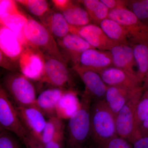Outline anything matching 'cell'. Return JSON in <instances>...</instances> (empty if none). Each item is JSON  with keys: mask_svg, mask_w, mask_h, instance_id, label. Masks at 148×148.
Returning a JSON list of instances; mask_svg holds the SVG:
<instances>
[{"mask_svg": "<svg viewBox=\"0 0 148 148\" xmlns=\"http://www.w3.org/2000/svg\"><path fill=\"white\" fill-rule=\"evenodd\" d=\"M67 23L70 26L80 27L91 24L87 11L80 5L72 1L64 10L61 12Z\"/></svg>", "mask_w": 148, "mask_h": 148, "instance_id": "22", "label": "cell"}, {"mask_svg": "<svg viewBox=\"0 0 148 148\" xmlns=\"http://www.w3.org/2000/svg\"><path fill=\"white\" fill-rule=\"evenodd\" d=\"M30 80L21 74H9L4 80V89L16 103V106L37 108L36 91Z\"/></svg>", "mask_w": 148, "mask_h": 148, "instance_id": "4", "label": "cell"}, {"mask_svg": "<svg viewBox=\"0 0 148 148\" xmlns=\"http://www.w3.org/2000/svg\"><path fill=\"white\" fill-rule=\"evenodd\" d=\"M26 148H45L40 140L28 133L22 140Z\"/></svg>", "mask_w": 148, "mask_h": 148, "instance_id": "35", "label": "cell"}, {"mask_svg": "<svg viewBox=\"0 0 148 148\" xmlns=\"http://www.w3.org/2000/svg\"><path fill=\"white\" fill-rule=\"evenodd\" d=\"M99 27L110 39L121 44L129 45L128 33L116 21L106 18L101 22Z\"/></svg>", "mask_w": 148, "mask_h": 148, "instance_id": "23", "label": "cell"}, {"mask_svg": "<svg viewBox=\"0 0 148 148\" xmlns=\"http://www.w3.org/2000/svg\"><path fill=\"white\" fill-rule=\"evenodd\" d=\"M109 10L126 8V1L124 0H101Z\"/></svg>", "mask_w": 148, "mask_h": 148, "instance_id": "36", "label": "cell"}, {"mask_svg": "<svg viewBox=\"0 0 148 148\" xmlns=\"http://www.w3.org/2000/svg\"><path fill=\"white\" fill-rule=\"evenodd\" d=\"M51 2L54 6L61 12L71 3L72 1L69 0H53Z\"/></svg>", "mask_w": 148, "mask_h": 148, "instance_id": "37", "label": "cell"}, {"mask_svg": "<svg viewBox=\"0 0 148 148\" xmlns=\"http://www.w3.org/2000/svg\"><path fill=\"white\" fill-rule=\"evenodd\" d=\"M76 65L98 73L113 66L110 51L100 50L95 48L90 49L83 52Z\"/></svg>", "mask_w": 148, "mask_h": 148, "instance_id": "14", "label": "cell"}, {"mask_svg": "<svg viewBox=\"0 0 148 148\" xmlns=\"http://www.w3.org/2000/svg\"><path fill=\"white\" fill-rule=\"evenodd\" d=\"M77 2L83 5L92 24L99 26L102 21L108 18L110 10L101 0H82Z\"/></svg>", "mask_w": 148, "mask_h": 148, "instance_id": "25", "label": "cell"}, {"mask_svg": "<svg viewBox=\"0 0 148 148\" xmlns=\"http://www.w3.org/2000/svg\"><path fill=\"white\" fill-rule=\"evenodd\" d=\"M132 148H148V137H142L132 144Z\"/></svg>", "mask_w": 148, "mask_h": 148, "instance_id": "38", "label": "cell"}, {"mask_svg": "<svg viewBox=\"0 0 148 148\" xmlns=\"http://www.w3.org/2000/svg\"><path fill=\"white\" fill-rule=\"evenodd\" d=\"M139 132L141 138L148 137V117L139 127Z\"/></svg>", "mask_w": 148, "mask_h": 148, "instance_id": "39", "label": "cell"}, {"mask_svg": "<svg viewBox=\"0 0 148 148\" xmlns=\"http://www.w3.org/2000/svg\"><path fill=\"white\" fill-rule=\"evenodd\" d=\"M144 90L140 86L116 116L117 135L133 144L141 138L135 128V110Z\"/></svg>", "mask_w": 148, "mask_h": 148, "instance_id": "5", "label": "cell"}, {"mask_svg": "<svg viewBox=\"0 0 148 148\" xmlns=\"http://www.w3.org/2000/svg\"><path fill=\"white\" fill-rule=\"evenodd\" d=\"M65 125L49 143L45 146V148H63L65 137Z\"/></svg>", "mask_w": 148, "mask_h": 148, "instance_id": "34", "label": "cell"}, {"mask_svg": "<svg viewBox=\"0 0 148 148\" xmlns=\"http://www.w3.org/2000/svg\"><path fill=\"white\" fill-rule=\"evenodd\" d=\"M64 125L63 121L56 116L49 118L42 134L41 142L45 146L54 138Z\"/></svg>", "mask_w": 148, "mask_h": 148, "instance_id": "28", "label": "cell"}, {"mask_svg": "<svg viewBox=\"0 0 148 148\" xmlns=\"http://www.w3.org/2000/svg\"><path fill=\"white\" fill-rule=\"evenodd\" d=\"M26 47L15 34L0 25V52L15 63L18 61Z\"/></svg>", "mask_w": 148, "mask_h": 148, "instance_id": "15", "label": "cell"}, {"mask_svg": "<svg viewBox=\"0 0 148 148\" xmlns=\"http://www.w3.org/2000/svg\"><path fill=\"white\" fill-rule=\"evenodd\" d=\"M139 87L135 88L108 86L105 100L112 112L116 116Z\"/></svg>", "mask_w": 148, "mask_h": 148, "instance_id": "17", "label": "cell"}, {"mask_svg": "<svg viewBox=\"0 0 148 148\" xmlns=\"http://www.w3.org/2000/svg\"><path fill=\"white\" fill-rule=\"evenodd\" d=\"M40 18L41 23L58 40L61 39L70 33V26L61 12L50 10Z\"/></svg>", "mask_w": 148, "mask_h": 148, "instance_id": "20", "label": "cell"}, {"mask_svg": "<svg viewBox=\"0 0 148 148\" xmlns=\"http://www.w3.org/2000/svg\"><path fill=\"white\" fill-rule=\"evenodd\" d=\"M138 71L136 75L140 84L148 73V44L138 43L131 45Z\"/></svg>", "mask_w": 148, "mask_h": 148, "instance_id": "26", "label": "cell"}, {"mask_svg": "<svg viewBox=\"0 0 148 148\" xmlns=\"http://www.w3.org/2000/svg\"><path fill=\"white\" fill-rule=\"evenodd\" d=\"M0 125L1 129L13 132L21 140L29 132L19 119L16 108L4 88H0Z\"/></svg>", "mask_w": 148, "mask_h": 148, "instance_id": "7", "label": "cell"}, {"mask_svg": "<svg viewBox=\"0 0 148 148\" xmlns=\"http://www.w3.org/2000/svg\"><path fill=\"white\" fill-rule=\"evenodd\" d=\"M73 68L84 84V93L89 95L94 101L105 99L108 86L99 73L77 65L73 66Z\"/></svg>", "mask_w": 148, "mask_h": 148, "instance_id": "11", "label": "cell"}, {"mask_svg": "<svg viewBox=\"0 0 148 148\" xmlns=\"http://www.w3.org/2000/svg\"><path fill=\"white\" fill-rule=\"evenodd\" d=\"M90 137L96 146L117 136L116 117L105 99L94 101L90 109Z\"/></svg>", "mask_w": 148, "mask_h": 148, "instance_id": "1", "label": "cell"}, {"mask_svg": "<svg viewBox=\"0 0 148 148\" xmlns=\"http://www.w3.org/2000/svg\"><path fill=\"white\" fill-rule=\"evenodd\" d=\"M108 18L116 21L126 29L128 40L132 45L138 43L148 44V24L140 21L127 8L110 10Z\"/></svg>", "mask_w": 148, "mask_h": 148, "instance_id": "6", "label": "cell"}, {"mask_svg": "<svg viewBox=\"0 0 148 148\" xmlns=\"http://www.w3.org/2000/svg\"><path fill=\"white\" fill-rule=\"evenodd\" d=\"M99 74L108 86L128 88H135L140 86L136 73L114 66L109 67Z\"/></svg>", "mask_w": 148, "mask_h": 148, "instance_id": "13", "label": "cell"}, {"mask_svg": "<svg viewBox=\"0 0 148 148\" xmlns=\"http://www.w3.org/2000/svg\"><path fill=\"white\" fill-rule=\"evenodd\" d=\"M92 101L89 95L84 93L79 109L69 119L67 148H83V145L90 137V113Z\"/></svg>", "mask_w": 148, "mask_h": 148, "instance_id": "2", "label": "cell"}, {"mask_svg": "<svg viewBox=\"0 0 148 148\" xmlns=\"http://www.w3.org/2000/svg\"><path fill=\"white\" fill-rule=\"evenodd\" d=\"M58 43L69 56L73 66L76 65L83 52L87 49L94 48L79 36L72 33L58 40Z\"/></svg>", "mask_w": 148, "mask_h": 148, "instance_id": "16", "label": "cell"}, {"mask_svg": "<svg viewBox=\"0 0 148 148\" xmlns=\"http://www.w3.org/2000/svg\"><path fill=\"white\" fill-rule=\"evenodd\" d=\"M28 17L20 11L0 17V24L6 27L13 32L26 47L23 30Z\"/></svg>", "mask_w": 148, "mask_h": 148, "instance_id": "24", "label": "cell"}, {"mask_svg": "<svg viewBox=\"0 0 148 148\" xmlns=\"http://www.w3.org/2000/svg\"><path fill=\"white\" fill-rule=\"evenodd\" d=\"M80 101L77 93L72 89L65 90L56 109V116L62 120L69 119L79 109Z\"/></svg>", "mask_w": 148, "mask_h": 148, "instance_id": "21", "label": "cell"}, {"mask_svg": "<svg viewBox=\"0 0 148 148\" xmlns=\"http://www.w3.org/2000/svg\"><path fill=\"white\" fill-rule=\"evenodd\" d=\"M16 1L32 14L40 18L50 10L48 3L45 0H18Z\"/></svg>", "mask_w": 148, "mask_h": 148, "instance_id": "27", "label": "cell"}, {"mask_svg": "<svg viewBox=\"0 0 148 148\" xmlns=\"http://www.w3.org/2000/svg\"><path fill=\"white\" fill-rule=\"evenodd\" d=\"M143 85L142 87L144 91L148 90V73L145 77V78L143 80Z\"/></svg>", "mask_w": 148, "mask_h": 148, "instance_id": "40", "label": "cell"}, {"mask_svg": "<svg viewBox=\"0 0 148 148\" xmlns=\"http://www.w3.org/2000/svg\"><path fill=\"white\" fill-rule=\"evenodd\" d=\"M45 56L44 71L41 82L46 83L53 87L64 88L71 79L65 61L52 56Z\"/></svg>", "mask_w": 148, "mask_h": 148, "instance_id": "9", "label": "cell"}, {"mask_svg": "<svg viewBox=\"0 0 148 148\" xmlns=\"http://www.w3.org/2000/svg\"><path fill=\"white\" fill-rule=\"evenodd\" d=\"M0 148H20L17 142L8 133V131L1 128Z\"/></svg>", "mask_w": 148, "mask_h": 148, "instance_id": "32", "label": "cell"}, {"mask_svg": "<svg viewBox=\"0 0 148 148\" xmlns=\"http://www.w3.org/2000/svg\"><path fill=\"white\" fill-rule=\"evenodd\" d=\"M110 51L112 56L113 66L136 73L134 68L136 64L131 45H117L112 48Z\"/></svg>", "mask_w": 148, "mask_h": 148, "instance_id": "19", "label": "cell"}, {"mask_svg": "<svg viewBox=\"0 0 148 148\" xmlns=\"http://www.w3.org/2000/svg\"><path fill=\"white\" fill-rule=\"evenodd\" d=\"M23 35L26 47L37 49L45 56L64 60L54 37L42 23L28 17Z\"/></svg>", "mask_w": 148, "mask_h": 148, "instance_id": "3", "label": "cell"}, {"mask_svg": "<svg viewBox=\"0 0 148 148\" xmlns=\"http://www.w3.org/2000/svg\"><path fill=\"white\" fill-rule=\"evenodd\" d=\"M144 93L148 97V90H145L144 91Z\"/></svg>", "mask_w": 148, "mask_h": 148, "instance_id": "41", "label": "cell"}, {"mask_svg": "<svg viewBox=\"0 0 148 148\" xmlns=\"http://www.w3.org/2000/svg\"><path fill=\"white\" fill-rule=\"evenodd\" d=\"M21 74L30 80L41 81L44 71L45 56L40 51L26 47L18 59Z\"/></svg>", "mask_w": 148, "mask_h": 148, "instance_id": "8", "label": "cell"}, {"mask_svg": "<svg viewBox=\"0 0 148 148\" xmlns=\"http://www.w3.org/2000/svg\"><path fill=\"white\" fill-rule=\"evenodd\" d=\"M16 1L11 0L0 1V17L20 11Z\"/></svg>", "mask_w": 148, "mask_h": 148, "instance_id": "33", "label": "cell"}, {"mask_svg": "<svg viewBox=\"0 0 148 148\" xmlns=\"http://www.w3.org/2000/svg\"><path fill=\"white\" fill-rule=\"evenodd\" d=\"M70 27V33L78 35L96 49L110 51L115 46L121 44L110 39L101 27L92 23L82 27Z\"/></svg>", "mask_w": 148, "mask_h": 148, "instance_id": "10", "label": "cell"}, {"mask_svg": "<svg viewBox=\"0 0 148 148\" xmlns=\"http://www.w3.org/2000/svg\"><path fill=\"white\" fill-rule=\"evenodd\" d=\"M19 119L29 134L40 140L46 124L45 116L36 108L16 106Z\"/></svg>", "mask_w": 148, "mask_h": 148, "instance_id": "12", "label": "cell"}, {"mask_svg": "<svg viewBox=\"0 0 148 148\" xmlns=\"http://www.w3.org/2000/svg\"><path fill=\"white\" fill-rule=\"evenodd\" d=\"M66 90L64 88L53 87L44 90L37 98V108L49 118L56 116V106Z\"/></svg>", "mask_w": 148, "mask_h": 148, "instance_id": "18", "label": "cell"}, {"mask_svg": "<svg viewBox=\"0 0 148 148\" xmlns=\"http://www.w3.org/2000/svg\"><path fill=\"white\" fill-rule=\"evenodd\" d=\"M96 147L97 148H132V144L124 138L117 135Z\"/></svg>", "mask_w": 148, "mask_h": 148, "instance_id": "31", "label": "cell"}, {"mask_svg": "<svg viewBox=\"0 0 148 148\" xmlns=\"http://www.w3.org/2000/svg\"><path fill=\"white\" fill-rule=\"evenodd\" d=\"M126 7L140 21L147 24V22L148 21V0L126 1Z\"/></svg>", "mask_w": 148, "mask_h": 148, "instance_id": "29", "label": "cell"}, {"mask_svg": "<svg viewBox=\"0 0 148 148\" xmlns=\"http://www.w3.org/2000/svg\"><path fill=\"white\" fill-rule=\"evenodd\" d=\"M148 117V97L143 92L136 107L135 114V128L140 137L139 127Z\"/></svg>", "mask_w": 148, "mask_h": 148, "instance_id": "30", "label": "cell"}]
</instances>
